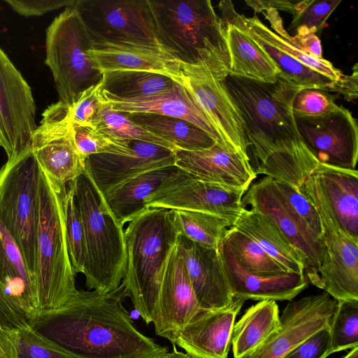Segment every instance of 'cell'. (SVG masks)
I'll return each mask as SVG.
<instances>
[{
    "instance_id": "7402d4cb",
    "label": "cell",
    "mask_w": 358,
    "mask_h": 358,
    "mask_svg": "<svg viewBox=\"0 0 358 358\" xmlns=\"http://www.w3.org/2000/svg\"><path fill=\"white\" fill-rule=\"evenodd\" d=\"M0 283L13 329L20 331L29 327L39 313L36 286L18 247L1 220Z\"/></svg>"
},
{
    "instance_id": "ba28073f",
    "label": "cell",
    "mask_w": 358,
    "mask_h": 358,
    "mask_svg": "<svg viewBox=\"0 0 358 358\" xmlns=\"http://www.w3.org/2000/svg\"><path fill=\"white\" fill-rule=\"evenodd\" d=\"M40 166L31 149L0 169V220L18 247L35 284Z\"/></svg>"
},
{
    "instance_id": "681fc988",
    "label": "cell",
    "mask_w": 358,
    "mask_h": 358,
    "mask_svg": "<svg viewBox=\"0 0 358 358\" xmlns=\"http://www.w3.org/2000/svg\"><path fill=\"white\" fill-rule=\"evenodd\" d=\"M19 331L0 324V358H18Z\"/></svg>"
},
{
    "instance_id": "ab89813d",
    "label": "cell",
    "mask_w": 358,
    "mask_h": 358,
    "mask_svg": "<svg viewBox=\"0 0 358 358\" xmlns=\"http://www.w3.org/2000/svg\"><path fill=\"white\" fill-rule=\"evenodd\" d=\"M330 331V353L358 346V301H338Z\"/></svg>"
},
{
    "instance_id": "816d5d0a",
    "label": "cell",
    "mask_w": 358,
    "mask_h": 358,
    "mask_svg": "<svg viewBox=\"0 0 358 358\" xmlns=\"http://www.w3.org/2000/svg\"><path fill=\"white\" fill-rule=\"evenodd\" d=\"M290 40L308 55L317 58H322V44L315 34H296L293 36H291Z\"/></svg>"
},
{
    "instance_id": "7dc6e473",
    "label": "cell",
    "mask_w": 358,
    "mask_h": 358,
    "mask_svg": "<svg viewBox=\"0 0 358 358\" xmlns=\"http://www.w3.org/2000/svg\"><path fill=\"white\" fill-rule=\"evenodd\" d=\"M329 327L322 329L299 345L284 358H327L330 353Z\"/></svg>"
},
{
    "instance_id": "5bb4252c",
    "label": "cell",
    "mask_w": 358,
    "mask_h": 358,
    "mask_svg": "<svg viewBox=\"0 0 358 358\" xmlns=\"http://www.w3.org/2000/svg\"><path fill=\"white\" fill-rule=\"evenodd\" d=\"M182 85L204 112L224 146L248 155L249 147L241 113L222 81L201 66L180 62L176 82Z\"/></svg>"
},
{
    "instance_id": "d4e9b609",
    "label": "cell",
    "mask_w": 358,
    "mask_h": 358,
    "mask_svg": "<svg viewBox=\"0 0 358 358\" xmlns=\"http://www.w3.org/2000/svg\"><path fill=\"white\" fill-rule=\"evenodd\" d=\"M103 74L117 71H147L177 82L180 62L164 48L140 44L94 43L89 52Z\"/></svg>"
},
{
    "instance_id": "6f0895ef",
    "label": "cell",
    "mask_w": 358,
    "mask_h": 358,
    "mask_svg": "<svg viewBox=\"0 0 358 358\" xmlns=\"http://www.w3.org/2000/svg\"><path fill=\"white\" fill-rule=\"evenodd\" d=\"M0 146H1V147H2V141H1V136H0Z\"/></svg>"
},
{
    "instance_id": "bcb514c9",
    "label": "cell",
    "mask_w": 358,
    "mask_h": 358,
    "mask_svg": "<svg viewBox=\"0 0 358 358\" xmlns=\"http://www.w3.org/2000/svg\"><path fill=\"white\" fill-rule=\"evenodd\" d=\"M338 107L334 99L324 91L308 88L296 94L292 102L294 115L314 117L327 114Z\"/></svg>"
},
{
    "instance_id": "e0dca14e",
    "label": "cell",
    "mask_w": 358,
    "mask_h": 358,
    "mask_svg": "<svg viewBox=\"0 0 358 358\" xmlns=\"http://www.w3.org/2000/svg\"><path fill=\"white\" fill-rule=\"evenodd\" d=\"M243 197L244 206L269 218L301 255L307 276L320 264L323 245L288 204L275 180L265 176L253 183Z\"/></svg>"
},
{
    "instance_id": "4316f807",
    "label": "cell",
    "mask_w": 358,
    "mask_h": 358,
    "mask_svg": "<svg viewBox=\"0 0 358 358\" xmlns=\"http://www.w3.org/2000/svg\"><path fill=\"white\" fill-rule=\"evenodd\" d=\"M104 97L115 111L150 113L185 120L206 131L224 146L203 110L187 90L180 83L176 82L169 90L145 97L131 99H120L105 95Z\"/></svg>"
},
{
    "instance_id": "7a4b0ae2",
    "label": "cell",
    "mask_w": 358,
    "mask_h": 358,
    "mask_svg": "<svg viewBox=\"0 0 358 358\" xmlns=\"http://www.w3.org/2000/svg\"><path fill=\"white\" fill-rule=\"evenodd\" d=\"M122 282L108 293L78 290L64 305L40 312L29 326L76 358H141L162 347L139 331L123 305Z\"/></svg>"
},
{
    "instance_id": "d590c367",
    "label": "cell",
    "mask_w": 358,
    "mask_h": 358,
    "mask_svg": "<svg viewBox=\"0 0 358 358\" xmlns=\"http://www.w3.org/2000/svg\"><path fill=\"white\" fill-rule=\"evenodd\" d=\"M222 241L236 262L249 272L267 277L288 272L255 241L233 227L227 229Z\"/></svg>"
},
{
    "instance_id": "e575fe53",
    "label": "cell",
    "mask_w": 358,
    "mask_h": 358,
    "mask_svg": "<svg viewBox=\"0 0 358 358\" xmlns=\"http://www.w3.org/2000/svg\"><path fill=\"white\" fill-rule=\"evenodd\" d=\"M236 16L245 28L251 31L271 45L290 55L306 66L329 78L334 81L339 80L343 73L334 67L328 60L317 58L306 53L301 48L290 40L291 36L287 31L277 34L266 26L258 17H246L236 13Z\"/></svg>"
},
{
    "instance_id": "f35d334b",
    "label": "cell",
    "mask_w": 358,
    "mask_h": 358,
    "mask_svg": "<svg viewBox=\"0 0 358 358\" xmlns=\"http://www.w3.org/2000/svg\"><path fill=\"white\" fill-rule=\"evenodd\" d=\"M64 211L66 243L72 268L76 275L83 274L87 259L85 229L73 189L70 186L64 196Z\"/></svg>"
},
{
    "instance_id": "11a10c76",
    "label": "cell",
    "mask_w": 358,
    "mask_h": 358,
    "mask_svg": "<svg viewBox=\"0 0 358 358\" xmlns=\"http://www.w3.org/2000/svg\"><path fill=\"white\" fill-rule=\"evenodd\" d=\"M169 350L167 348L162 347L159 350L143 357L141 358H166Z\"/></svg>"
},
{
    "instance_id": "8d00e7d4",
    "label": "cell",
    "mask_w": 358,
    "mask_h": 358,
    "mask_svg": "<svg viewBox=\"0 0 358 358\" xmlns=\"http://www.w3.org/2000/svg\"><path fill=\"white\" fill-rule=\"evenodd\" d=\"M179 234L210 248H218L229 229L225 220L218 216L197 211L172 210Z\"/></svg>"
},
{
    "instance_id": "f1b7e54d",
    "label": "cell",
    "mask_w": 358,
    "mask_h": 358,
    "mask_svg": "<svg viewBox=\"0 0 358 358\" xmlns=\"http://www.w3.org/2000/svg\"><path fill=\"white\" fill-rule=\"evenodd\" d=\"M180 170L173 165L148 171L123 182L103 195L111 213L124 227L145 210L148 199Z\"/></svg>"
},
{
    "instance_id": "c3c4849f",
    "label": "cell",
    "mask_w": 358,
    "mask_h": 358,
    "mask_svg": "<svg viewBox=\"0 0 358 358\" xmlns=\"http://www.w3.org/2000/svg\"><path fill=\"white\" fill-rule=\"evenodd\" d=\"M6 2L21 15L38 16L64 6L71 7L76 0H6Z\"/></svg>"
},
{
    "instance_id": "2e32d148",
    "label": "cell",
    "mask_w": 358,
    "mask_h": 358,
    "mask_svg": "<svg viewBox=\"0 0 358 358\" xmlns=\"http://www.w3.org/2000/svg\"><path fill=\"white\" fill-rule=\"evenodd\" d=\"M337 303L325 292L290 301L280 316L278 329L242 358H284L315 333L330 327Z\"/></svg>"
},
{
    "instance_id": "30bf717a",
    "label": "cell",
    "mask_w": 358,
    "mask_h": 358,
    "mask_svg": "<svg viewBox=\"0 0 358 358\" xmlns=\"http://www.w3.org/2000/svg\"><path fill=\"white\" fill-rule=\"evenodd\" d=\"M308 200L320 217L323 245L320 264L308 280L337 301H358V240L341 227L322 203Z\"/></svg>"
},
{
    "instance_id": "db71d44e",
    "label": "cell",
    "mask_w": 358,
    "mask_h": 358,
    "mask_svg": "<svg viewBox=\"0 0 358 358\" xmlns=\"http://www.w3.org/2000/svg\"><path fill=\"white\" fill-rule=\"evenodd\" d=\"M166 358H192L185 352L179 351L176 349V345H173V350L168 352Z\"/></svg>"
},
{
    "instance_id": "6da1fadb",
    "label": "cell",
    "mask_w": 358,
    "mask_h": 358,
    "mask_svg": "<svg viewBox=\"0 0 358 358\" xmlns=\"http://www.w3.org/2000/svg\"><path fill=\"white\" fill-rule=\"evenodd\" d=\"M222 83L242 117L255 173L299 189L319 164L304 144L292 111L302 88L280 77L268 83L230 74Z\"/></svg>"
},
{
    "instance_id": "4dcf8cb0",
    "label": "cell",
    "mask_w": 358,
    "mask_h": 358,
    "mask_svg": "<svg viewBox=\"0 0 358 358\" xmlns=\"http://www.w3.org/2000/svg\"><path fill=\"white\" fill-rule=\"evenodd\" d=\"M224 22L230 59V74L273 83L278 71L262 50L243 31Z\"/></svg>"
},
{
    "instance_id": "8fae6325",
    "label": "cell",
    "mask_w": 358,
    "mask_h": 358,
    "mask_svg": "<svg viewBox=\"0 0 358 358\" xmlns=\"http://www.w3.org/2000/svg\"><path fill=\"white\" fill-rule=\"evenodd\" d=\"M248 189L198 179L180 170L145 201V208L206 213L222 217L232 227L244 208Z\"/></svg>"
},
{
    "instance_id": "74e56055",
    "label": "cell",
    "mask_w": 358,
    "mask_h": 358,
    "mask_svg": "<svg viewBox=\"0 0 358 358\" xmlns=\"http://www.w3.org/2000/svg\"><path fill=\"white\" fill-rule=\"evenodd\" d=\"M96 129L117 139L141 141L176 150L166 140L131 121L127 113L114 110L107 101Z\"/></svg>"
},
{
    "instance_id": "60d3db41",
    "label": "cell",
    "mask_w": 358,
    "mask_h": 358,
    "mask_svg": "<svg viewBox=\"0 0 358 358\" xmlns=\"http://www.w3.org/2000/svg\"><path fill=\"white\" fill-rule=\"evenodd\" d=\"M341 2V0L298 1L289 27L294 29L296 34H315L323 27L329 16Z\"/></svg>"
},
{
    "instance_id": "5b68a950",
    "label": "cell",
    "mask_w": 358,
    "mask_h": 358,
    "mask_svg": "<svg viewBox=\"0 0 358 358\" xmlns=\"http://www.w3.org/2000/svg\"><path fill=\"white\" fill-rule=\"evenodd\" d=\"M66 185L52 179L40 166L34 268L39 313L64 305L78 292L66 238Z\"/></svg>"
},
{
    "instance_id": "9a60e30c",
    "label": "cell",
    "mask_w": 358,
    "mask_h": 358,
    "mask_svg": "<svg viewBox=\"0 0 358 358\" xmlns=\"http://www.w3.org/2000/svg\"><path fill=\"white\" fill-rule=\"evenodd\" d=\"M294 118L304 144L319 163L356 169L358 127L350 110L338 106L324 115Z\"/></svg>"
},
{
    "instance_id": "603a6c76",
    "label": "cell",
    "mask_w": 358,
    "mask_h": 358,
    "mask_svg": "<svg viewBox=\"0 0 358 358\" xmlns=\"http://www.w3.org/2000/svg\"><path fill=\"white\" fill-rule=\"evenodd\" d=\"M176 246L201 308L214 310L228 306L234 297L219 248L202 245L180 234Z\"/></svg>"
},
{
    "instance_id": "83f0119b",
    "label": "cell",
    "mask_w": 358,
    "mask_h": 358,
    "mask_svg": "<svg viewBox=\"0 0 358 358\" xmlns=\"http://www.w3.org/2000/svg\"><path fill=\"white\" fill-rule=\"evenodd\" d=\"M232 227L255 241L287 271L304 273V262L300 252L277 225L264 215L244 208Z\"/></svg>"
},
{
    "instance_id": "d6986e66",
    "label": "cell",
    "mask_w": 358,
    "mask_h": 358,
    "mask_svg": "<svg viewBox=\"0 0 358 358\" xmlns=\"http://www.w3.org/2000/svg\"><path fill=\"white\" fill-rule=\"evenodd\" d=\"M308 199L322 203L341 227L358 240V171L321 164L299 188Z\"/></svg>"
},
{
    "instance_id": "836d02e7",
    "label": "cell",
    "mask_w": 358,
    "mask_h": 358,
    "mask_svg": "<svg viewBox=\"0 0 358 358\" xmlns=\"http://www.w3.org/2000/svg\"><path fill=\"white\" fill-rule=\"evenodd\" d=\"M105 96L131 99L152 96L169 90L175 85L171 78L152 72L117 71L103 73Z\"/></svg>"
},
{
    "instance_id": "cb8c5ba5",
    "label": "cell",
    "mask_w": 358,
    "mask_h": 358,
    "mask_svg": "<svg viewBox=\"0 0 358 358\" xmlns=\"http://www.w3.org/2000/svg\"><path fill=\"white\" fill-rule=\"evenodd\" d=\"M176 166L201 180L248 189L257 177L248 155L217 143L200 150H175Z\"/></svg>"
},
{
    "instance_id": "1f68e13d",
    "label": "cell",
    "mask_w": 358,
    "mask_h": 358,
    "mask_svg": "<svg viewBox=\"0 0 358 358\" xmlns=\"http://www.w3.org/2000/svg\"><path fill=\"white\" fill-rule=\"evenodd\" d=\"M275 301L262 300L248 308L235 322L231 338L234 358H242L259 348L278 327Z\"/></svg>"
},
{
    "instance_id": "ac0fdd59",
    "label": "cell",
    "mask_w": 358,
    "mask_h": 358,
    "mask_svg": "<svg viewBox=\"0 0 358 358\" xmlns=\"http://www.w3.org/2000/svg\"><path fill=\"white\" fill-rule=\"evenodd\" d=\"M175 150L156 144L129 141L117 153L92 155L85 159V170L102 194L144 172L176 165Z\"/></svg>"
},
{
    "instance_id": "44dd1931",
    "label": "cell",
    "mask_w": 358,
    "mask_h": 358,
    "mask_svg": "<svg viewBox=\"0 0 358 358\" xmlns=\"http://www.w3.org/2000/svg\"><path fill=\"white\" fill-rule=\"evenodd\" d=\"M245 301L234 297L226 307L202 310L175 334L171 343L192 358H227L236 318Z\"/></svg>"
},
{
    "instance_id": "d6a6232c",
    "label": "cell",
    "mask_w": 358,
    "mask_h": 358,
    "mask_svg": "<svg viewBox=\"0 0 358 358\" xmlns=\"http://www.w3.org/2000/svg\"><path fill=\"white\" fill-rule=\"evenodd\" d=\"M131 121L172 144L176 149L200 150L218 143L197 126L185 120L150 113H127Z\"/></svg>"
},
{
    "instance_id": "f546056e",
    "label": "cell",
    "mask_w": 358,
    "mask_h": 358,
    "mask_svg": "<svg viewBox=\"0 0 358 358\" xmlns=\"http://www.w3.org/2000/svg\"><path fill=\"white\" fill-rule=\"evenodd\" d=\"M218 8L223 21L230 22L243 31L267 55L277 69L278 77L302 89L313 88L334 92L336 81L306 66L245 28L238 19L237 12L231 1H221Z\"/></svg>"
},
{
    "instance_id": "4fadbf2b",
    "label": "cell",
    "mask_w": 358,
    "mask_h": 358,
    "mask_svg": "<svg viewBox=\"0 0 358 358\" xmlns=\"http://www.w3.org/2000/svg\"><path fill=\"white\" fill-rule=\"evenodd\" d=\"M69 106L59 101L43 113L34 132L31 150L41 168L66 185L85 171V160L76 146Z\"/></svg>"
},
{
    "instance_id": "3957f363",
    "label": "cell",
    "mask_w": 358,
    "mask_h": 358,
    "mask_svg": "<svg viewBox=\"0 0 358 358\" xmlns=\"http://www.w3.org/2000/svg\"><path fill=\"white\" fill-rule=\"evenodd\" d=\"M160 43L180 62L217 80L230 75L225 25L209 0H148Z\"/></svg>"
},
{
    "instance_id": "f6af8a7d",
    "label": "cell",
    "mask_w": 358,
    "mask_h": 358,
    "mask_svg": "<svg viewBox=\"0 0 358 358\" xmlns=\"http://www.w3.org/2000/svg\"><path fill=\"white\" fill-rule=\"evenodd\" d=\"M275 181L281 194L292 210L308 225L317 237L322 238V223L319 214L313 205L296 187L285 182Z\"/></svg>"
},
{
    "instance_id": "484cf974",
    "label": "cell",
    "mask_w": 358,
    "mask_h": 358,
    "mask_svg": "<svg viewBox=\"0 0 358 358\" xmlns=\"http://www.w3.org/2000/svg\"><path fill=\"white\" fill-rule=\"evenodd\" d=\"M219 251L233 297L255 301H292L308 285L304 273L287 272L263 276L248 271L222 241Z\"/></svg>"
},
{
    "instance_id": "7c38bea8",
    "label": "cell",
    "mask_w": 358,
    "mask_h": 358,
    "mask_svg": "<svg viewBox=\"0 0 358 358\" xmlns=\"http://www.w3.org/2000/svg\"><path fill=\"white\" fill-rule=\"evenodd\" d=\"M35 119L31 87L0 48V136L7 161L31 149Z\"/></svg>"
},
{
    "instance_id": "52a82bcc",
    "label": "cell",
    "mask_w": 358,
    "mask_h": 358,
    "mask_svg": "<svg viewBox=\"0 0 358 358\" xmlns=\"http://www.w3.org/2000/svg\"><path fill=\"white\" fill-rule=\"evenodd\" d=\"M94 41L78 11L66 7L46 30L45 64L50 68L59 101L71 106L83 92L100 83L90 50Z\"/></svg>"
},
{
    "instance_id": "b9f144b4",
    "label": "cell",
    "mask_w": 358,
    "mask_h": 358,
    "mask_svg": "<svg viewBox=\"0 0 358 358\" xmlns=\"http://www.w3.org/2000/svg\"><path fill=\"white\" fill-rule=\"evenodd\" d=\"M72 133L77 150L85 161L92 155L119 152L129 141L115 138L96 128L74 124Z\"/></svg>"
},
{
    "instance_id": "8992f818",
    "label": "cell",
    "mask_w": 358,
    "mask_h": 358,
    "mask_svg": "<svg viewBox=\"0 0 358 358\" xmlns=\"http://www.w3.org/2000/svg\"><path fill=\"white\" fill-rule=\"evenodd\" d=\"M85 229L87 259L83 275L90 290L108 293L124 276L126 246L123 226L115 219L105 198L85 171L70 182Z\"/></svg>"
},
{
    "instance_id": "9f6ffc18",
    "label": "cell",
    "mask_w": 358,
    "mask_h": 358,
    "mask_svg": "<svg viewBox=\"0 0 358 358\" xmlns=\"http://www.w3.org/2000/svg\"><path fill=\"white\" fill-rule=\"evenodd\" d=\"M343 358H358V346L352 348Z\"/></svg>"
},
{
    "instance_id": "ffe728a7",
    "label": "cell",
    "mask_w": 358,
    "mask_h": 358,
    "mask_svg": "<svg viewBox=\"0 0 358 358\" xmlns=\"http://www.w3.org/2000/svg\"><path fill=\"white\" fill-rule=\"evenodd\" d=\"M202 310L176 245L162 275L152 322L155 334L171 343L175 334Z\"/></svg>"
},
{
    "instance_id": "7bdbcfd3",
    "label": "cell",
    "mask_w": 358,
    "mask_h": 358,
    "mask_svg": "<svg viewBox=\"0 0 358 358\" xmlns=\"http://www.w3.org/2000/svg\"><path fill=\"white\" fill-rule=\"evenodd\" d=\"M106 103L101 80L83 92L78 100L69 106L72 124L96 128Z\"/></svg>"
},
{
    "instance_id": "9c48e42d",
    "label": "cell",
    "mask_w": 358,
    "mask_h": 358,
    "mask_svg": "<svg viewBox=\"0 0 358 358\" xmlns=\"http://www.w3.org/2000/svg\"><path fill=\"white\" fill-rule=\"evenodd\" d=\"M72 6L78 11L94 43L165 48L157 38L148 0H76Z\"/></svg>"
},
{
    "instance_id": "f5cc1de1",
    "label": "cell",
    "mask_w": 358,
    "mask_h": 358,
    "mask_svg": "<svg viewBox=\"0 0 358 358\" xmlns=\"http://www.w3.org/2000/svg\"><path fill=\"white\" fill-rule=\"evenodd\" d=\"M298 1L287 0H273V1H246L245 3L251 7L255 13H262L268 9H274L276 10H283L289 12L292 14L294 11V8Z\"/></svg>"
},
{
    "instance_id": "f907efd6",
    "label": "cell",
    "mask_w": 358,
    "mask_h": 358,
    "mask_svg": "<svg viewBox=\"0 0 358 358\" xmlns=\"http://www.w3.org/2000/svg\"><path fill=\"white\" fill-rule=\"evenodd\" d=\"M357 64H355L352 66V73L350 75H343L334 85V92L341 94L348 101L357 98Z\"/></svg>"
},
{
    "instance_id": "277c9868",
    "label": "cell",
    "mask_w": 358,
    "mask_h": 358,
    "mask_svg": "<svg viewBox=\"0 0 358 358\" xmlns=\"http://www.w3.org/2000/svg\"><path fill=\"white\" fill-rule=\"evenodd\" d=\"M126 265L122 280L134 308L144 322H153L164 270L179 232L173 212L147 208L124 231Z\"/></svg>"
},
{
    "instance_id": "ee69618b",
    "label": "cell",
    "mask_w": 358,
    "mask_h": 358,
    "mask_svg": "<svg viewBox=\"0 0 358 358\" xmlns=\"http://www.w3.org/2000/svg\"><path fill=\"white\" fill-rule=\"evenodd\" d=\"M18 358H76L30 326L19 331Z\"/></svg>"
}]
</instances>
